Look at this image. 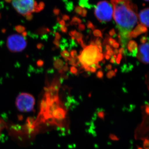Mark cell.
I'll return each instance as SVG.
<instances>
[{"label":"cell","instance_id":"ee69618b","mask_svg":"<svg viewBox=\"0 0 149 149\" xmlns=\"http://www.w3.org/2000/svg\"><path fill=\"white\" fill-rule=\"evenodd\" d=\"M43 47V45L42 44H39L37 45V48L38 49H41V48H42Z\"/></svg>","mask_w":149,"mask_h":149},{"label":"cell","instance_id":"ffe728a7","mask_svg":"<svg viewBox=\"0 0 149 149\" xmlns=\"http://www.w3.org/2000/svg\"><path fill=\"white\" fill-rule=\"evenodd\" d=\"M103 72L102 70H99L97 73V77L100 79H102L103 77Z\"/></svg>","mask_w":149,"mask_h":149},{"label":"cell","instance_id":"2e32d148","mask_svg":"<svg viewBox=\"0 0 149 149\" xmlns=\"http://www.w3.org/2000/svg\"><path fill=\"white\" fill-rule=\"evenodd\" d=\"M116 73L113 70H110L107 73V78L110 79L116 76Z\"/></svg>","mask_w":149,"mask_h":149},{"label":"cell","instance_id":"ac0fdd59","mask_svg":"<svg viewBox=\"0 0 149 149\" xmlns=\"http://www.w3.org/2000/svg\"><path fill=\"white\" fill-rule=\"evenodd\" d=\"M70 56H71V57L73 58H76L78 57L77 52L74 50H72L70 51Z\"/></svg>","mask_w":149,"mask_h":149},{"label":"cell","instance_id":"484cf974","mask_svg":"<svg viewBox=\"0 0 149 149\" xmlns=\"http://www.w3.org/2000/svg\"><path fill=\"white\" fill-rule=\"evenodd\" d=\"M115 42H116V41L114 39L110 37L108 39V44H109L110 45H112L113 44H114Z\"/></svg>","mask_w":149,"mask_h":149},{"label":"cell","instance_id":"4fadbf2b","mask_svg":"<svg viewBox=\"0 0 149 149\" xmlns=\"http://www.w3.org/2000/svg\"><path fill=\"white\" fill-rule=\"evenodd\" d=\"M133 68V65H132L129 64H125L121 68L122 72H128L131 70Z\"/></svg>","mask_w":149,"mask_h":149},{"label":"cell","instance_id":"e0dca14e","mask_svg":"<svg viewBox=\"0 0 149 149\" xmlns=\"http://www.w3.org/2000/svg\"><path fill=\"white\" fill-rule=\"evenodd\" d=\"M93 34H94V36H95V37H100L102 38V32L98 29L94 30V32H93Z\"/></svg>","mask_w":149,"mask_h":149},{"label":"cell","instance_id":"8fae6325","mask_svg":"<svg viewBox=\"0 0 149 149\" xmlns=\"http://www.w3.org/2000/svg\"><path fill=\"white\" fill-rule=\"evenodd\" d=\"M54 65L56 69L60 70L64 66V62L61 59L56 58L54 60Z\"/></svg>","mask_w":149,"mask_h":149},{"label":"cell","instance_id":"e575fe53","mask_svg":"<svg viewBox=\"0 0 149 149\" xmlns=\"http://www.w3.org/2000/svg\"><path fill=\"white\" fill-rule=\"evenodd\" d=\"M62 70L63 71H65V72L68 70V66L67 64H66L65 65L63 66Z\"/></svg>","mask_w":149,"mask_h":149},{"label":"cell","instance_id":"7bdbcfd3","mask_svg":"<svg viewBox=\"0 0 149 149\" xmlns=\"http://www.w3.org/2000/svg\"><path fill=\"white\" fill-rule=\"evenodd\" d=\"M106 49L107 51H110L112 49L110 46L108 45H107L106 46Z\"/></svg>","mask_w":149,"mask_h":149},{"label":"cell","instance_id":"d6a6232c","mask_svg":"<svg viewBox=\"0 0 149 149\" xmlns=\"http://www.w3.org/2000/svg\"><path fill=\"white\" fill-rule=\"evenodd\" d=\"M112 46H113V48L117 49V48L119 47V44L117 42H115L114 44H113V45Z\"/></svg>","mask_w":149,"mask_h":149},{"label":"cell","instance_id":"d4e9b609","mask_svg":"<svg viewBox=\"0 0 149 149\" xmlns=\"http://www.w3.org/2000/svg\"><path fill=\"white\" fill-rule=\"evenodd\" d=\"M148 37H146V36H144V37H141L140 41L142 44H145L146 42L147 41H148Z\"/></svg>","mask_w":149,"mask_h":149},{"label":"cell","instance_id":"3957f363","mask_svg":"<svg viewBox=\"0 0 149 149\" xmlns=\"http://www.w3.org/2000/svg\"><path fill=\"white\" fill-rule=\"evenodd\" d=\"M95 14L100 22L110 21L113 16V8L111 4L107 1L99 2L95 8Z\"/></svg>","mask_w":149,"mask_h":149},{"label":"cell","instance_id":"60d3db41","mask_svg":"<svg viewBox=\"0 0 149 149\" xmlns=\"http://www.w3.org/2000/svg\"><path fill=\"white\" fill-rule=\"evenodd\" d=\"M61 38V36L58 33H56V39L55 40H59Z\"/></svg>","mask_w":149,"mask_h":149},{"label":"cell","instance_id":"d6986e66","mask_svg":"<svg viewBox=\"0 0 149 149\" xmlns=\"http://www.w3.org/2000/svg\"><path fill=\"white\" fill-rule=\"evenodd\" d=\"M70 72L72 74L76 75L77 73V69L75 67H71L70 68Z\"/></svg>","mask_w":149,"mask_h":149},{"label":"cell","instance_id":"9a60e30c","mask_svg":"<svg viewBox=\"0 0 149 149\" xmlns=\"http://www.w3.org/2000/svg\"><path fill=\"white\" fill-rule=\"evenodd\" d=\"M7 127V124L4 120L0 118V135L4 129Z\"/></svg>","mask_w":149,"mask_h":149},{"label":"cell","instance_id":"f35d334b","mask_svg":"<svg viewBox=\"0 0 149 149\" xmlns=\"http://www.w3.org/2000/svg\"><path fill=\"white\" fill-rule=\"evenodd\" d=\"M88 28H91V29H94V28H95V27H94L93 24H92V23H91V22H90V23H88Z\"/></svg>","mask_w":149,"mask_h":149},{"label":"cell","instance_id":"74e56055","mask_svg":"<svg viewBox=\"0 0 149 149\" xmlns=\"http://www.w3.org/2000/svg\"><path fill=\"white\" fill-rule=\"evenodd\" d=\"M112 69V65L111 64H108L106 67V70H110Z\"/></svg>","mask_w":149,"mask_h":149},{"label":"cell","instance_id":"277c9868","mask_svg":"<svg viewBox=\"0 0 149 149\" xmlns=\"http://www.w3.org/2000/svg\"><path fill=\"white\" fill-rule=\"evenodd\" d=\"M35 99L29 93H22L17 97L16 105L17 109L22 112H29L34 109Z\"/></svg>","mask_w":149,"mask_h":149},{"label":"cell","instance_id":"7a4b0ae2","mask_svg":"<svg viewBox=\"0 0 149 149\" xmlns=\"http://www.w3.org/2000/svg\"><path fill=\"white\" fill-rule=\"evenodd\" d=\"M78 58L82 67L90 66L91 65L98 63L100 53L97 47L94 45L87 46L83 51H81Z\"/></svg>","mask_w":149,"mask_h":149},{"label":"cell","instance_id":"4316f807","mask_svg":"<svg viewBox=\"0 0 149 149\" xmlns=\"http://www.w3.org/2000/svg\"><path fill=\"white\" fill-rule=\"evenodd\" d=\"M37 64L38 66H42L43 65H44V62H43V61L40 60H39L37 61Z\"/></svg>","mask_w":149,"mask_h":149},{"label":"cell","instance_id":"ab89813d","mask_svg":"<svg viewBox=\"0 0 149 149\" xmlns=\"http://www.w3.org/2000/svg\"><path fill=\"white\" fill-rule=\"evenodd\" d=\"M79 29L80 30H84L85 29V26L83 24H80L79 26Z\"/></svg>","mask_w":149,"mask_h":149},{"label":"cell","instance_id":"f546056e","mask_svg":"<svg viewBox=\"0 0 149 149\" xmlns=\"http://www.w3.org/2000/svg\"><path fill=\"white\" fill-rule=\"evenodd\" d=\"M118 52L119 53V54H124L125 50H124V48L123 47L120 48V49H119V51H118Z\"/></svg>","mask_w":149,"mask_h":149},{"label":"cell","instance_id":"bcb514c9","mask_svg":"<svg viewBox=\"0 0 149 149\" xmlns=\"http://www.w3.org/2000/svg\"><path fill=\"white\" fill-rule=\"evenodd\" d=\"M61 30L63 32H67V28L64 27H62L61 28Z\"/></svg>","mask_w":149,"mask_h":149},{"label":"cell","instance_id":"b9f144b4","mask_svg":"<svg viewBox=\"0 0 149 149\" xmlns=\"http://www.w3.org/2000/svg\"><path fill=\"white\" fill-rule=\"evenodd\" d=\"M146 113L147 115H148L149 114V109L148 104V105H147V106H146Z\"/></svg>","mask_w":149,"mask_h":149},{"label":"cell","instance_id":"7402d4cb","mask_svg":"<svg viewBox=\"0 0 149 149\" xmlns=\"http://www.w3.org/2000/svg\"><path fill=\"white\" fill-rule=\"evenodd\" d=\"M95 45L97 46V47H98V46H102V41L101 40L100 38H97L95 41Z\"/></svg>","mask_w":149,"mask_h":149},{"label":"cell","instance_id":"f6af8a7d","mask_svg":"<svg viewBox=\"0 0 149 149\" xmlns=\"http://www.w3.org/2000/svg\"><path fill=\"white\" fill-rule=\"evenodd\" d=\"M113 55H116L117 54H118V49H115L113 51Z\"/></svg>","mask_w":149,"mask_h":149},{"label":"cell","instance_id":"5bb4252c","mask_svg":"<svg viewBox=\"0 0 149 149\" xmlns=\"http://www.w3.org/2000/svg\"><path fill=\"white\" fill-rule=\"evenodd\" d=\"M61 55L66 61H68V58L70 57L69 53L66 50H63L61 52Z\"/></svg>","mask_w":149,"mask_h":149},{"label":"cell","instance_id":"30bf717a","mask_svg":"<svg viewBox=\"0 0 149 149\" xmlns=\"http://www.w3.org/2000/svg\"><path fill=\"white\" fill-rule=\"evenodd\" d=\"M148 31L147 27L142 24H139L135 29L130 33V38H136L142 33H146Z\"/></svg>","mask_w":149,"mask_h":149},{"label":"cell","instance_id":"5b68a950","mask_svg":"<svg viewBox=\"0 0 149 149\" xmlns=\"http://www.w3.org/2000/svg\"><path fill=\"white\" fill-rule=\"evenodd\" d=\"M12 4L17 12L23 16L30 15L36 10L35 0H12Z\"/></svg>","mask_w":149,"mask_h":149},{"label":"cell","instance_id":"c3c4849f","mask_svg":"<svg viewBox=\"0 0 149 149\" xmlns=\"http://www.w3.org/2000/svg\"><path fill=\"white\" fill-rule=\"evenodd\" d=\"M144 1H146L148 2L149 1V0H144Z\"/></svg>","mask_w":149,"mask_h":149},{"label":"cell","instance_id":"d590c367","mask_svg":"<svg viewBox=\"0 0 149 149\" xmlns=\"http://www.w3.org/2000/svg\"><path fill=\"white\" fill-rule=\"evenodd\" d=\"M90 66L91 67V70H90V72H93V73L95 72L96 70H97V69H96L95 67H93Z\"/></svg>","mask_w":149,"mask_h":149},{"label":"cell","instance_id":"ba28073f","mask_svg":"<svg viewBox=\"0 0 149 149\" xmlns=\"http://www.w3.org/2000/svg\"><path fill=\"white\" fill-rule=\"evenodd\" d=\"M126 46L127 47L124 48V54L131 56H136L138 53V45L137 43L135 41L130 40Z\"/></svg>","mask_w":149,"mask_h":149},{"label":"cell","instance_id":"603a6c76","mask_svg":"<svg viewBox=\"0 0 149 149\" xmlns=\"http://www.w3.org/2000/svg\"><path fill=\"white\" fill-rule=\"evenodd\" d=\"M16 30L18 33H22L24 30V28L22 26H17L16 27Z\"/></svg>","mask_w":149,"mask_h":149},{"label":"cell","instance_id":"7c38bea8","mask_svg":"<svg viewBox=\"0 0 149 149\" xmlns=\"http://www.w3.org/2000/svg\"><path fill=\"white\" fill-rule=\"evenodd\" d=\"M69 35L71 37H74V39H76L77 40L83 39V35L81 33L76 32V31H72L70 33Z\"/></svg>","mask_w":149,"mask_h":149},{"label":"cell","instance_id":"836d02e7","mask_svg":"<svg viewBox=\"0 0 149 149\" xmlns=\"http://www.w3.org/2000/svg\"><path fill=\"white\" fill-rule=\"evenodd\" d=\"M109 35L111 36H113L116 35L114 29H111L109 32Z\"/></svg>","mask_w":149,"mask_h":149},{"label":"cell","instance_id":"44dd1931","mask_svg":"<svg viewBox=\"0 0 149 149\" xmlns=\"http://www.w3.org/2000/svg\"><path fill=\"white\" fill-rule=\"evenodd\" d=\"M122 58V55L120 54H118L117 58H116V63L118 64H120V60H121Z\"/></svg>","mask_w":149,"mask_h":149},{"label":"cell","instance_id":"6da1fadb","mask_svg":"<svg viewBox=\"0 0 149 149\" xmlns=\"http://www.w3.org/2000/svg\"><path fill=\"white\" fill-rule=\"evenodd\" d=\"M113 16L120 32H131L138 22L137 7L130 0H111Z\"/></svg>","mask_w":149,"mask_h":149},{"label":"cell","instance_id":"1f68e13d","mask_svg":"<svg viewBox=\"0 0 149 149\" xmlns=\"http://www.w3.org/2000/svg\"><path fill=\"white\" fill-rule=\"evenodd\" d=\"M116 58H114L113 56H112V57L111 58L110 60V63H116Z\"/></svg>","mask_w":149,"mask_h":149},{"label":"cell","instance_id":"52a82bcc","mask_svg":"<svg viewBox=\"0 0 149 149\" xmlns=\"http://www.w3.org/2000/svg\"><path fill=\"white\" fill-rule=\"evenodd\" d=\"M137 58L143 63H149V43L141 45L139 47V52L137 54Z\"/></svg>","mask_w":149,"mask_h":149},{"label":"cell","instance_id":"681fc988","mask_svg":"<svg viewBox=\"0 0 149 149\" xmlns=\"http://www.w3.org/2000/svg\"><path fill=\"white\" fill-rule=\"evenodd\" d=\"M139 149H142V148H139Z\"/></svg>","mask_w":149,"mask_h":149},{"label":"cell","instance_id":"8d00e7d4","mask_svg":"<svg viewBox=\"0 0 149 149\" xmlns=\"http://www.w3.org/2000/svg\"><path fill=\"white\" fill-rule=\"evenodd\" d=\"M110 138L112 139V140H115V141H116V140H117L118 139L116 136L115 135H111Z\"/></svg>","mask_w":149,"mask_h":149},{"label":"cell","instance_id":"8992f818","mask_svg":"<svg viewBox=\"0 0 149 149\" xmlns=\"http://www.w3.org/2000/svg\"><path fill=\"white\" fill-rule=\"evenodd\" d=\"M27 41L22 35L14 34L9 36L7 40V46L12 52H19L27 46Z\"/></svg>","mask_w":149,"mask_h":149},{"label":"cell","instance_id":"83f0119b","mask_svg":"<svg viewBox=\"0 0 149 149\" xmlns=\"http://www.w3.org/2000/svg\"><path fill=\"white\" fill-rule=\"evenodd\" d=\"M98 116L101 118H103L104 117V113L102 111H100L98 113Z\"/></svg>","mask_w":149,"mask_h":149},{"label":"cell","instance_id":"f1b7e54d","mask_svg":"<svg viewBox=\"0 0 149 149\" xmlns=\"http://www.w3.org/2000/svg\"><path fill=\"white\" fill-rule=\"evenodd\" d=\"M107 54L108 55L110 56H112L113 55V51L112 50L107 51Z\"/></svg>","mask_w":149,"mask_h":149},{"label":"cell","instance_id":"9c48e42d","mask_svg":"<svg viewBox=\"0 0 149 149\" xmlns=\"http://www.w3.org/2000/svg\"><path fill=\"white\" fill-rule=\"evenodd\" d=\"M149 8L144 9L141 11L139 15V18L141 24L146 27H149Z\"/></svg>","mask_w":149,"mask_h":149},{"label":"cell","instance_id":"4dcf8cb0","mask_svg":"<svg viewBox=\"0 0 149 149\" xmlns=\"http://www.w3.org/2000/svg\"><path fill=\"white\" fill-rule=\"evenodd\" d=\"M54 44L55 45L56 47H59L60 46V42H59L58 40H55L54 41Z\"/></svg>","mask_w":149,"mask_h":149},{"label":"cell","instance_id":"7dc6e473","mask_svg":"<svg viewBox=\"0 0 149 149\" xmlns=\"http://www.w3.org/2000/svg\"><path fill=\"white\" fill-rule=\"evenodd\" d=\"M105 56L106 59L107 60H109L111 58V56H110L108 55L107 54H106L105 55Z\"/></svg>","mask_w":149,"mask_h":149},{"label":"cell","instance_id":"cb8c5ba5","mask_svg":"<svg viewBox=\"0 0 149 149\" xmlns=\"http://www.w3.org/2000/svg\"><path fill=\"white\" fill-rule=\"evenodd\" d=\"M144 147L146 149H149V141L148 139H145L144 142Z\"/></svg>","mask_w":149,"mask_h":149}]
</instances>
